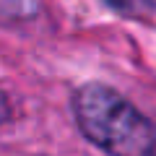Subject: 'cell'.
<instances>
[{
  "label": "cell",
  "instance_id": "obj_1",
  "mask_svg": "<svg viewBox=\"0 0 156 156\" xmlns=\"http://www.w3.org/2000/svg\"><path fill=\"white\" fill-rule=\"evenodd\" d=\"M70 109L78 133L107 156H156V125L117 89L89 81L76 89Z\"/></svg>",
  "mask_w": 156,
  "mask_h": 156
},
{
  "label": "cell",
  "instance_id": "obj_2",
  "mask_svg": "<svg viewBox=\"0 0 156 156\" xmlns=\"http://www.w3.org/2000/svg\"><path fill=\"white\" fill-rule=\"evenodd\" d=\"M101 3L117 16L133 18V21H143L156 13V0H101Z\"/></svg>",
  "mask_w": 156,
  "mask_h": 156
}]
</instances>
